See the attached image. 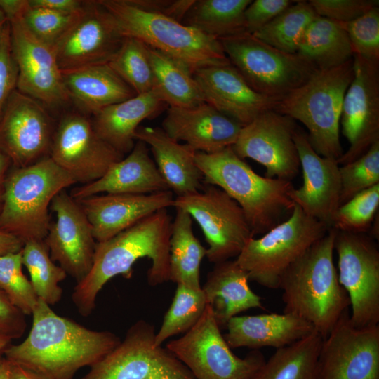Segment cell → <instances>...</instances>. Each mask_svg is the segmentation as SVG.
I'll return each mask as SVG.
<instances>
[{
	"label": "cell",
	"mask_w": 379,
	"mask_h": 379,
	"mask_svg": "<svg viewBox=\"0 0 379 379\" xmlns=\"http://www.w3.org/2000/svg\"><path fill=\"white\" fill-rule=\"evenodd\" d=\"M32 326L23 342L10 345L5 359L44 379H72L81 368L91 366L120 343L107 331H95L58 315L41 300L32 313Z\"/></svg>",
	"instance_id": "1"
},
{
	"label": "cell",
	"mask_w": 379,
	"mask_h": 379,
	"mask_svg": "<svg viewBox=\"0 0 379 379\" xmlns=\"http://www.w3.org/2000/svg\"><path fill=\"white\" fill-rule=\"evenodd\" d=\"M172 218L166 208L144 218L113 237L96 242L93 265L88 274L74 288L72 301L79 314L88 316L95 307L97 296L106 283L117 275L129 279L133 265L148 258L149 285L170 281L169 241Z\"/></svg>",
	"instance_id": "2"
},
{
	"label": "cell",
	"mask_w": 379,
	"mask_h": 379,
	"mask_svg": "<svg viewBox=\"0 0 379 379\" xmlns=\"http://www.w3.org/2000/svg\"><path fill=\"white\" fill-rule=\"evenodd\" d=\"M336 234L328 229L284 272L278 286L284 312L307 321L323 338L350 307L333 262Z\"/></svg>",
	"instance_id": "3"
},
{
	"label": "cell",
	"mask_w": 379,
	"mask_h": 379,
	"mask_svg": "<svg viewBox=\"0 0 379 379\" xmlns=\"http://www.w3.org/2000/svg\"><path fill=\"white\" fill-rule=\"evenodd\" d=\"M195 162L204 183L218 187L237 202L254 236L291 215L295 205L289 197L292 182L258 175L232 147L211 154L197 152Z\"/></svg>",
	"instance_id": "4"
},
{
	"label": "cell",
	"mask_w": 379,
	"mask_h": 379,
	"mask_svg": "<svg viewBox=\"0 0 379 379\" xmlns=\"http://www.w3.org/2000/svg\"><path fill=\"white\" fill-rule=\"evenodd\" d=\"M353 73V58L334 68L316 69L305 82L279 100L274 108L306 127L308 140L320 156L338 160L344 152L340 121Z\"/></svg>",
	"instance_id": "5"
},
{
	"label": "cell",
	"mask_w": 379,
	"mask_h": 379,
	"mask_svg": "<svg viewBox=\"0 0 379 379\" xmlns=\"http://www.w3.org/2000/svg\"><path fill=\"white\" fill-rule=\"evenodd\" d=\"M114 16L123 36L137 39L185 65L192 73L230 64L219 40L128 0H98Z\"/></svg>",
	"instance_id": "6"
},
{
	"label": "cell",
	"mask_w": 379,
	"mask_h": 379,
	"mask_svg": "<svg viewBox=\"0 0 379 379\" xmlns=\"http://www.w3.org/2000/svg\"><path fill=\"white\" fill-rule=\"evenodd\" d=\"M75 183L50 157L27 167L11 166L5 182L0 230L24 244L44 240L51 224L48 207L53 199Z\"/></svg>",
	"instance_id": "7"
},
{
	"label": "cell",
	"mask_w": 379,
	"mask_h": 379,
	"mask_svg": "<svg viewBox=\"0 0 379 379\" xmlns=\"http://www.w3.org/2000/svg\"><path fill=\"white\" fill-rule=\"evenodd\" d=\"M328 230L295 204L286 220L262 237L250 239L235 260L249 280L278 288L284 272Z\"/></svg>",
	"instance_id": "8"
},
{
	"label": "cell",
	"mask_w": 379,
	"mask_h": 379,
	"mask_svg": "<svg viewBox=\"0 0 379 379\" xmlns=\"http://www.w3.org/2000/svg\"><path fill=\"white\" fill-rule=\"evenodd\" d=\"M231 65L256 92L280 100L317 69L298 53L280 51L244 32L219 39Z\"/></svg>",
	"instance_id": "9"
},
{
	"label": "cell",
	"mask_w": 379,
	"mask_h": 379,
	"mask_svg": "<svg viewBox=\"0 0 379 379\" xmlns=\"http://www.w3.org/2000/svg\"><path fill=\"white\" fill-rule=\"evenodd\" d=\"M166 347L195 379H252L265 361L258 350L243 358L233 353L208 304L198 322Z\"/></svg>",
	"instance_id": "10"
},
{
	"label": "cell",
	"mask_w": 379,
	"mask_h": 379,
	"mask_svg": "<svg viewBox=\"0 0 379 379\" xmlns=\"http://www.w3.org/2000/svg\"><path fill=\"white\" fill-rule=\"evenodd\" d=\"M154 326L140 319L82 379H195L167 348L155 344Z\"/></svg>",
	"instance_id": "11"
},
{
	"label": "cell",
	"mask_w": 379,
	"mask_h": 379,
	"mask_svg": "<svg viewBox=\"0 0 379 379\" xmlns=\"http://www.w3.org/2000/svg\"><path fill=\"white\" fill-rule=\"evenodd\" d=\"M173 206L198 223L208 245L206 256L214 264L237 258L254 237L242 208L217 186L204 183L197 192L176 197Z\"/></svg>",
	"instance_id": "12"
},
{
	"label": "cell",
	"mask_w": 379,
	"mask_h": 379,
	"mask_svg": "<svg viewBox=\"0 0 379 379\" xmlns=\"http://www.w3.org/2000/svg\"><path fill=\"white\" fill-rule=\"evenodd\" d=\"M334 250L338 255V276L351 307L350 318L359 328L379 323V250L366 232L337 230Z\"/></svg>",
	"instance_id": "13"
},
{
	"label": "cell",
	"mask_w": 379,
	"mask_h": 379,
	"mask_svg": "<svg viewBox=\"0 0 379 379\" xmlns=\"http://www.w3.org/2000/svg\"><path fill=\"white\" fill-rule=\"evenodd\" d=\"M124 155L99 136L86 114L71 112L55 126L49 157L85 185L100 178Z\"/></svg>",
	"instance_id": "14"
},
{
	"label": "cell",
	"mask_w": 379,
	"mask_h": 379,
	"mask_svg": "<svg viewBox=\"0 0 379 379\" xmlns=\"http://www.w3.org/2000/svg\"><path fill=\"white\" fill-rule=\"evenodd\" d=\"M55 129L46 107L15 89L0 114V152L13 167L31 166L50 156Z\"/></svg>",
	"instance_id": "15"
},
{
	"label": "cell",
	"mask_w": 379,
	"mask_h": 379,
	"mask_svg": "<svg viewBox=\"0 0 379 379\" xmlns=\"http://www.w3.org/2000/svg\"><path fill=\"white\" fill-rule=\"evenodd\" d=\"M298 127L292 118L269 109L241 127L232 149L241 159L264 166L265 177L292 181L300 168L293 140Z\"/></svg>",
	"instance_id": "16"
},
{
	"label": "cell",
	"mask_w": 379,
	"mask_h": 379,
	"mask_svg": "<svg viewBox=\"0 0 379 379\" xmlns=\"http://www.w3.org/2000/svg\"><path fill=\"white\" fill-rule=\"evenodd\" d=\"M318 366L319 379H379V325L356 327L345 312L323 338Z\"/></svg>",
	"instance_id": "17"
},
{
	"label": "cell",
	"mask_w": 379,
	"mask_h": 379,
	"mask_svg": "<svg viewBox=\"0 0 379 379\" xmlns=\"http://www.w3.org/2000/svg\"><path fill=\"white\" fill-rule=\"evenodd\" d=\"M8 22L12 52L18 69L16 89L46 108L70 103L54 48L37 39L22 16Z\"/></svg>",
	"instance_id": "18"
},
{
	"label": "cell",
	"mask_w": 379,
	"mask_h": 379,
	"mask_svg": "<svg viewBox=\"0 0 379 379\" xmlns=\"http://www.w3.org/2000/svg\"><path fill=\"white\" fill-rule=\"evenodd\" d=\"M353 70L340 121L350 147L337 160L339 165L356 160L379 140V62L354 55Z\"/></svg>",
	"instance_id": "19"
},
{
	"label": "cell",
	"mask_w": 379,
	"mask_h": 379,
	"mask_svg": "<svg viewBox=\"0 0 379 379\" xmlns=\"http://www.w3.org/2000/svg\"><path fill=\"white\" fill-rule=\"evenodd\" d=\"M114 16L97 1H86L77 20L54 46L61 70L108 63L123 41Z\"/></svg>",
	"instance_id": "20"
},
{
	"label": "cell",
	"mask_w": 379,
	"mask_h": 379,
	"mask_svg": "<svg viewBox=\"0 0 379 379\" xmlns=\"http://www.w3.org/2000/svg\"><path fill=\"white\" fill-rule=\"evenodd\" d=\"M50 208L56 220L44 241L53 262L78 283L92 267L97 241L81 207L65 190L54 197Z\"/></svg>",
	"instance_id": "21"
},
{
	"label": "cell",
	"mask_w": 379,
	"mask_h": 379,
	"mask_svg": "<svg viewBox=\"0 0 379 379\" xmlns=\"http://www.w3.org/2000/svg\"><path fill=\"white\" fill-rule=\"evenodd\" d=\"M303 182L289 197L308 215L333 228L340 206L341 190L340 165L337 159L318 154L311 146L307 133L298 127L293 135Z\"/></svg>",
	"instance_id": "22"
},
{
	"label": "cell",
	"mask_w": 379,
	"mask_h": 379,
	"mask_svg": "<svg viewBox=\"0 0 379 379\" xmlns=\"http://www.w3.org/2000/svg\"><path fill=\"white\" fill-rule=\"evenodd\" d=\"M193 76L204 102L242 126L274 109L278 101L253 89L231 63L202 67Z\"/></svg>",
	"instance_id": "23"
},
{
	"label": "cell",
	"mask_w": 379,
	"mask_h": 379,
	"mask_svg": "<svg viewBox=\"0 0 379 379\" xmlns=\"http://www.w3.org/2000/svg\"><path fill=\"white\" fill-rule=\"evenodd\" d=\"M171 190L152 194H100L76 200L97 242L107 240L153 213L173 206Z\"/></svg>",
	"instance_id": "24"
},
{
	"label": "cell",
	"mask_w": 379,
	"mask_h": 379,
	"mask_svg": "<svg viewBox=\"0 0 379 379\" xmlns=\"http://www.w3.org/2000/svg\"><path fill=\"white\" fill-rule=\"evenodd\" d=\"M242 126L206 102L192 107L167 108L162 129L197 152L215 153L232 147Z\"/></svg>",
	"instance_id": "25"
},
{
	"label": "cell",
	"mask_w": 379,
	"mask_h": 379,
	"mask_svg": "<svg viewBox=\"0 0 379 379\" xmlns=\"http://www.w3.org/2000/svg\"><path fill=\"white\" fill-rule=\"evenodd\" d=\"M170 190L147 145L138 140L126 158L114 163L99 179L74 187L70 195L75 200L100 194H146Z\"/></svg>",
	"instance_id": "26"
},
{
	"label": "cell",
	"mask_w": 379,
	"mask_h": 379,
	"mask_svg": "<svg viewBox=\"0 0 379 379\" xmlns=\"http://www.w3.org/2000/svg\"><path fill=\"white\" fill-rule=\"evenodd\" d=\"M224 338L230 348L265 347L276 350L315 332L304 319L289 313L235 316L227 322Z\"/></svg>",
	"instance_id": "27"
},
{
	"label": "cell",
	"mask_w": 379,
	"mask_h": 379,
	"mask_svg": "<svg viewBox=\"0 0 379 379\" xmlns=\"http://www.w3.org/2000/svg\"><path fill=\"white\" fill-rule=\"evenodd\" d=\"M134 138L149 145L156 166L170 190L177 196L199 191L204 176L195 162V151L180 144L161 128L139 126Z\"/></svg>",
	"instance_id": "28"
},
{
	"label": "cell",
	"mask_w": 379,
	"mask_h": 379,
	"mask_svg": "<svg viewBox=\"0 0 379 379\" xmlns=\"http://www.w3.org/2000/svg\"><path fill=\"white\" fill-rule=\"evenodd\" d=\"M167 107L154 88L102 109L93 115L92 123L101 138L124 154L135 145L134 134L140 123L157 117Z\"/></svg>",
	"instance_id": "29"
},
{
	"label": "cell",
	"mask_w": 379,
	"mask_h": 379,
	"mask_svg": "<svg viewBox=\"0 0 379 379\" xmlns=\"http://www.w3.org/2000/svg\"><path fill=\"white\" fill-rule=\"evenodd\" d=\"M61 72L71 102L86 115H94L109 105L136 95L107 63L61 70Z\"/></svg>",
	"instance_id": "30"
},
{
	"label": "cell",
	"mask_w": 379,
	"mask_h": 379,
	"mask_svg": "<svg viewBox=\"0 0 379 379\" xmlns=\"http://www.w3.org/2000/svg\"><path fill=\"white\" fill-rule=\"evenodd\" d=\"M246 272L235 260L215 264L201 288L220 328L239 313L253 308L264 309L260 296L249 286Z\"/></svg>",
	"instance_id": "31"
},
{
	"label": "cell",
	"mask_w": 379,
	"mask_h": 379,
	"mask_svg": "<svg viewBox=\"0 0 379 379\" xmlns=\"http://www.w3.org/2000/svg\"><path fill=\"white\" fill-rule=\"evenodd\" d=\"M297 53L317 69L340 66L354 55L345 30L338 22L319 15L303 33Z\"/></svg>",
	"instance_id": "32"
},
{
	"label": "cell",
	"mask_w": 379,
	"mask_h": 379,
	"mask_svg": "<svg viewBox=\"0 0 379 379\" xmlns=\"http://www.w3.org/2000/svg\"><path fill=\"white\" fill-rule=\"evenodd\" d=\"M175 209L169 241L170 281L200 289V267L206 248L194 234L190 214Z\"/></svg>",
	"instance_id": "33"
},
{
	"label": "cell",
	"mask_w": 379,
	"mask_h": 379,
	"mask_svg": "<svg viewBox=\"0 0 379 379\" xmlns=\"http://www.w3.org/2000/svg\"><path fill=\"white\" fill-rule=\"evenodd\" d=\"M322 340L315 331L276 350L252 379H319L318 357Z\"/></svg>",
	"instance_id": "34"
},
{
	"label": "cell",
	"mask_w": 379,
	"mask_h": 379,
	"mask_svg": "<svg viewBox=\"0 0 379 379\" xmlns=\"http://www.w3.org/2000/svg\"><path fill=\"white\" fill-rule=\"evenodd\" d=\"M154 89L168 107H192L204 102L193 73L182 63L148 46Z\"/></svg>",
	"instance_id": "35"
},
{
	"label": "cell",
	"mask_w": 379,
	"mask_h": 379,
	"mask_svg": "<svg viewBox=\"0 0 379 379\" xmlns=\"http://www.w3.org/2000/svg\"><path fill=\"white\" fill-rule=\"evenodd\" d=\"M251 0H194L182 23L219 40L246 32L244 11Z\"/></svg>",
	"instance_id": "36"
},
{
	"label": "cell",
	"mask_w": 379,
	"mask_h": 379,
	"mask_svg": "<svg viewBox=\"0 0 379 379\" xmlns=\"http://www.w3.org/2000/svg\"><path fill=\"white\" fill-rule=\"evenodd\" d=\"M22 255L38 298L50 306L58 303L62 295L60 284L65 279L67 273L51 259L44 240L25 242Z\"/></svg>",
	"instance_id": "37"
},
{
	"label": "cell",
	"mask_w": 379,
	"mask_h": 379,
	"mask_svg": "<svg viewBox=\"0 0 379 379\" xmlns=\"http://www.w3.org/2000/svg\"><path fill=\"white\" fill-rule=\"evenodd\" d=\"M317 16L308 1H295L252 34L280 51L297 53L303 33Z\"/></svg>",
	"instance_id": "38"
},
{
	"label": "cell",
	"mask_w": 379,
	"mask_h": 379,
	"mask_svg": "<svg viewBox=\"0 0 379 379\" xmlns=\"http://www.w3.org/2000/svg\"><path fill=\"white\" fill-rule=\"evenodd\" d=\"M206 305L202 288L194 289L177 284L172 302L155 334L156 345H161L169 338L191 329L202 316Z\"/></svg>",
	"instance_id": "39"
},
{
	"label": "cell",
	"mask_w": 379,
	"mask_h": 379,
	"mask_svg": "<svg viewBox=\"0 0 379 379\" xmlns=\"http://www.w3.org/2000/svg\"><path fill=\"white\" fill-rule=\"evenodd\" d=\"M137 94L154 88V78L148 46L141 41L125 36L107 63Z\"/></svg>",
	"instance_id": "40"
},
{
	"label": "cell",
	"mask_w": 379,
	"mask_h": 379,
	"mask_svg": "<svg viewBox=\"0 0 379 379\" xmlns=\"http://www.w3.org/2000/svg\"><path fill=\"white\" fill-rule=\"evenodd\" d=\"M22 250L0 255V288L25 315L32 314L39 298L22 272Z\"/></svg>",
	"instance_id": "41"
},
{
	"label": "cell",
	"mask_w": 379,
	"mask_h": 379,
	"mask_svg": "<svg viewBox=\"0 0 379 379\" xmlns=\"http://www.w3.org/2000/svg\"><path fill=\"white\" fill-rule=\"evenodd\" d=\"M339 171L340 206L361 191L379 184V140L356 160L341 165Z\"/></svg>",
	"instance_id": "42"
},
{
	"label": "cell",
	"mask_w": 379,
	"mask_h": 379,
	"mask_svg": "<svg viewBox=\"0 0 379 379\" xmlns=\"http://www.w3.org/2000/svg\"><path fill=\"white\" fill-rule=\"evenodd\" d=\"M378 207L379 184H377L358 193L338 207L333 228L344 232L368 233Z\"/></svg>",
	"instance_id": "43"
},
{
	"label": "cell",
	"mask_w": 379,
	"mask_h": 379,
	"mask_svg": "<svg viewBox=\"0 0 379 379\" xmlns=\"http://www.w3.org/2000/svg\"><path fill=\"white\" fill-rule=\"evenodd\" d=\"M81 11L75 13H67L32 7L29 4L22 18L27 27L37 39L54 48L77 20Z\"/></svg>",
	"instance_id": "44"
},
{
	"label": "cell",
	"mask_w": 379,
	"mask_h": 379,
	"mask_svg": "<svg viewBox=\"0 0 379 379\" xmlns=\"http://www.w3.org/2000/svg\"><path fill=\"white\" fill-rule=\"evenodd\" d=\"M345 30L354 55L379 62V6L348 22H338Z\"/></svg>",
	"instance_id": "45"
},
{
	"label": "cell",
	"mask_w": 379,
	"mask_h": 379,
	"mask_svg": "<svg viewBox=\"0 0 379 379\" xmlns=\"http://www.w3.org/2000/svg\"><path fill=\"white\" fill-rule=\"evenodd\" d=\"M315 13L337 22H348L379 6L378 0H310Z\"/></svg>",
	"instance_id": "46"
},
{
	"label": "cell",
	"mask_w": 379,
	"mask_h": 379,
	"mask_svg": "<svg viewBox=\"0 0 379 379\" xmlns=\"http://www.w3.org/2000/svg\"><path fill=\"white\" fill-rule=\"evenodd\" d=\"M18 69L13 55L9 22L0 39V114L11 95L16 89Z\"/></svg>",
	"instance_id": "47"
},
{
	"label": "cell",
	"mask_w": 379,
	"mask_h": 379,
	"mask_svg": "<svg viewBox=\"0 0 379 379\" xmlns=\"http://www.w3.org/2000/svg\"><path fill=\"white\" fill-rule=\"evenodd\" d=\"M295 1L291 0H255L246 7L244 20L246 32L253 34L284 11Z\"/></svg>",
	"instance_id": "48"
},
{
	"label": "cell",
	"mask_w": 379,
	"mask_h": 379,
	"mask_svg": "<svg viewBox=\"0 0 379 379\" xmlns=\"http://www.w3.org/2000/svg\"><path fill=\"white\" fill-rule=\"evenodd\" d=\"M26 327L25 314L0 288V333L11 340L18 339L24 334Z\"/></svg>",
	"instance_id": "49"
},
{
	"label": "cell",
	"mask_w": 379,
	"mask_h": 379,
	"mask_svg": "<svg viewBox=\"0 0 379 379\" xmlns=\"http://www.w3.org/2000/svg\"><path fill=\"white\" fill-rule=\"evenodd\" d=\"M134 6L182 21L194 0H128Z\"/></svg>",
	"instance_id": "50"
},
{
	"label": "cell",
	"mask_w": 379,
	"mask_h": 379,
	"mask_svg": "<svg viewBox=\"0 0 379 379\" xmlns=\"http://www.w3.org/2000/svg\"><path fill=\"white\" fill-rule=\"evenodd\" d=\"M32 7L46 8L67 13H75L81 11L86 1L80 0H28Z\"/></svg>",
	"instance_id": "51"
},
{
	"label": "cell",
	"mask_w": 379,
	"mask_h": 379,
	"mask_svg": "<svg viewBox=\"0 0 379 379\" xmlns=\"http://www.w3.org/2000/svg\"><path fill=\"white\" fill-rule=\"evenodd\" d=\"M28 6V0H0V8L8 21L22 16Z\"/></svg>",
	"instance_id": "52"
},
{
	"label": "cell",
	"mask_w": 379,
	"mask_h": 379,
	"mask_svg": "<svg viewBox=\"0 0 379 379\" xmlns=\"http://www.w3.org/2000/svg\"><path fill=\"white\" fill-rule=\"evenodd\" d=\"M24 243L17 237L0 230V255L22 250Z\"/></svg>",
	"instance_id": "53"
},
{
	"label": "cell",
	"mask_w": 379,
	"mask_h": 379,
	"mask_svg": "<svg viewBox=\"0 0 379 379\" xmlns=\"http://www.w3.org/2000/svg\"><path fill=\"white\" fill-rule=\"evenodd\" d=\"M8 361V379H44L26 368Z\"/></svg>",
	"instance_id": "54"
},
{
	"label": "cell",
	"mask_w": 379,
	"mask_h": 379,
	"mask_svg": "<svg viewBox=\"0 0 379 379\" xmlns=\"http://www.w3.org/2000/svg\"><path fill=\"white\" fill-rule=\"evenodd\" d=\"M11 166L9 158L0 152V213L4 204L6 179Z\"/></svg>",
	"instance_id": "55"
},
{
	"label": "cell",
	"mask_w": 379,
	"mask_h": 379,
	"mask_svg": "<svg viewBox=\"0 0 379 379\" xmlns=\"http://www.w3.org/2000/svg\"><path fill=\"white\" fill-rule=\"evenodd\" d=\"M8 361L5 358L0 359V379H8Z\"/></svg>",
	"instance_id": "56"
},
{
	"label": "cell",
	"mask_w": 379,
	"mask_h": 379,
	"mask_svg": "<svg viewBox=\"0 0 379 379\" xmlns=\"http://www.w3.org/2000/svg\"><path fill=\"white\" fill-rule=\"evenodd\" d=\"M11 340L10 338L0 333V354L3 353L5 349L11 345Z\"/></svg>",
	"instance_id": "57"
},
{
	"label": "cell",
	"mask_w": 379,
	"mask_h": 379,
	"mask_svg": "<svg viewBox=\"0 0 379 379\" xmlns=\"http://www.w3.org/2000/svg\"><path fill=\"white\" fill-rule=\"evenodd\" d=\"M8 22V20L6 15L4 14L3 11L0 8V39Z\"/></svg>",
	"instance_id": "58"
},
{
	"label": "cell",
	"mask_w": 379,
	"mask_h": 379,
	"mask_svg": "<svg viewBox=\"0 0 379 379\" xmlns=\"http://www.w3.org/2000/svg\"><path fill=\"white\" fill-rule=\"evenodd\" d=\"M0 359H1V358H0Z\"/></svg>",
	"instance_id": "59"
}]
</instances>
